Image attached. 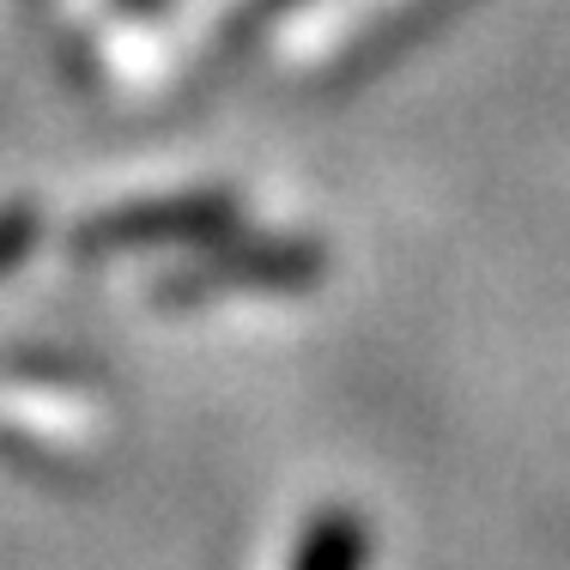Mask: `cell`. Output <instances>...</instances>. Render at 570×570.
<instances>
[{
  "mask_svg": "<svg viewBox=\"0 0 570 570\" xmlns=\"http://www.w3.org/2000/svg\"><path fill=\"white\" fill-rule=\"evenodd\" d=\"M364 559H371V534H364L358 515L322 510L316 522L304 528V540H297L292 570H364Z\"/></svg>",
  "mask_w": 570,
  "mask_h": 570,
  "instance_id": "cell-3",
  "label": "cell"
},
{
  "mask_svg": "<svg viewBox=\"0 0 570 570\" xmlns=\"http://www.w3.org/2000/svg\"><path fill=\"white\" fill-rule=\"evenodd\" d=\"M237 225L230 195H158L128 200V207L98 213L91 225L73 230V255H121V249H165V243H207Z\"/></svg>",
  "mask_w": 570,
  "mask_h": 570,
  "instance_id": "cell-1",
  "label": "cell"
},
{
  "mask_svg": "<svg viewBox=\"0 0 570 570\" xmlns=\"http://www.w3.org/2000/svg\"><path fill=\"white\" fill-rule=\"evenodd\" d=\"M134 7H146V0H134Z\"/></svg>",
  "mask_w": 570,
  "mask_h": 570,
  "instance_id": "cell-5",
  "label": "cell"
},
{
  "mask_svg": "<svg viewBox=\"0 0 570 570\" xmlns=\"http://www.w3.org/2000/svg\"><path fill=\"white\" fill-rule=\"evenodd\" d=\"M37 230H43V219H37V207H7L0 213V279L12 274V267L31 255Z\"/></svg>",
  "mask_w": 570,
  "mask_h": 570,
  "instance_id": "cell-4",
  "label": "cell"
},
{
  "mask_svg": "<svg viewBox=\"0 0 570 570\" xmlns=\"http://www.w3.org/2000/svg\"><path fill=\"white\" fill-rule=\"evenodd\" d=\"M322 274V255L309 243H255V249H230L219 262H188L183 274L153 285V304H200V297L237 292V285H262V292H279V285H304Z\"/></svg>",
  "mask_w": 570,
  "mask_h": 570,
  "instance_id": "cell-2",
  "label": "cell"
}]
</instances>
